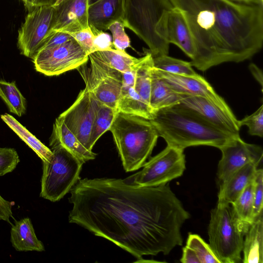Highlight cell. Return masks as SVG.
Here are the masks:
<instances>
[{"instance_id": "cell-36", "label": "cell", "mask_w": 263, "mask_h": 263, "mask_svg": "<svg viewBox=\"0 0 263 263\" xmlns=\"http://www.w3.org/2000/svg\"><path fill=\"white\" fill-rule=\"evenodd\" d=\"M125 27L119 22L112 23L108 28L112 34V41L115 49L125 51L130 47V40L125 31Z\"/></svg>"}, {"instance_id": "cell-1", "label": "cell", "mask_w": 263, "mask_h": 263, "mask_svg": "<svg viewBox=\"0 0 263 263\" xmlns=\"http://www.w3.org/2000/svg\"><path fill=\"white\" fill-rule=\"evenodd\" d=\"M68 217L96 236L137 258L167 255L182 246L181 229L190 217L166 184L138 186L124 179H79L70 191Z\"/></svg>"}, {"instance_id": "cell-3", "label": "cell", "mask_w": 263, "mask_h": 263, "mask_svg": "<svg viewBox=\"0 0 263 263\" xmlns=\"http://www.w3.org/2000/svg\"><path fill=\"white\" fill-rule=\"evenodd\" d=\"M168 145L181 149L208 145L220 149L233 137L174 105L155 111L149 120Z\"/></svg>"}, {"instance_id": "cell-10", "label": "cell", "mask_w": 263, "mask_h": 263, "mask_svg": "<svg viewBox=\"0 0 263 263\" xmlns=\"http://www.w3.org/2000/svg\"><path fill=\"white\" fill-rule=\"evenodd\" d=\"M90 68L81 70V76L92 96L117 109L122 81V73L111 67L96 52L88 55Z\"/></svg>"}, {"instance_id": "cell-37", "label": "cell", "mask_w": 263, "mask_h": 263, "mask_svg": "<svg viewBox=\"0 0 263 263\" xmlns=\"http://www.w3.org/2000/svg\"><path fill=\"white\" fill-rule=\"evenodd\" d=\"M67 33L70 35L88 55L95 52L93 46L95 35L89 26L83 29Z\"/></svg>"}, {"instance_id": "cell-12", "label": "cell", "mask_w": 263, "mask_h": 263, "mask_svg": "<svg viewBox=\"0 0 263 263\" xmlns=\"http://www.w3.org/2000/svg\"><path fill=\"white\" fill-rule=\"evenodd\" d=\"M54 8L44 5L29 11L18 31L17 47L22 54L33 59L48 36Z\"/></svg>"}, {"instance_id": "cell-23", "label": "cell", "mask_w": 263, "mask_h": 263, "mask_svg": "<svg viewBox=\"0 0 263 263\" xmlns=\"http://www.w3.org/2000/svg\"><path fill=\"white\" fill-rule=\"evenodd\" d=\"M118 112L151 120L155 111L136 91L135 87H121L117 106Z\"/></svg>"}, {"instance_id": "cell-5", "label": "cell", "mask_w": 263, "mask_h": 263, "mask_svg": "<svg viewBox=\"0 0 263 263\" xmlns=\"http://www.w3.org/2000/svg\"><path fill=\"white\" fill-rule=\"evenodd\" d=\"M173 7L169 0H125L122 24L144 41L152 57L168 53L170 44L162 38V31Z\"/></svg>"}, {"instance_id": "cell-33", "label": "cell", "mask_w": 263, "mask_h": 263, "mask_svg": "<svg viewBox=\"0 0 263 263\" xmlns=\"http://www.w3.org/2000/svg\"><path fill=\"white\" fill-rule=\"evenodd\" d=\"M240 127L246 125L248 127V133L252 136L262 137L263 136V105L250 116H246L239 120Z\"/></svg>"}, {"instance_id": "cell-41", "label": "cell", "mask_w": 263, "mask_h": 263, "mask_svg": "<svg viewBox=\"0 0 263 263\" xmlns=\"http://www.w3.org/2000/svg\"><path fill=\"white\" fill-rule=\"evenodd\" d=\"M180 261L182 263H200L194 251L185 246L182 249Z\"/></svg>"}, {"instance_id": "cell-48", "label": "cell", "mask_w": 263, "mask_h": 263, "mask_svg": "<svg viewBox=\"0 0 263 263\" xmlns=\"http://www.w3.org/2000/svg\"><path fill=\"white\" fill-rule=\"evenodd\" d=\"M88 1V6L96 3L97 2L100 1V0H87Z\"/></svg>"}, {"instance_id": "cell-13", "label": "cell", "mask_w": 263, "mask_h": 263, "mask_svg": "<svg viewBox=\"0 0 263 263\" xmlns=\"http://www.w3.org/2000/svg\"><path fill=\"white\" fill-rule=\"evenodd\" d=\"M88 150L95 117V99L87 86L74 103L59 116Z\"/></svg>"}, {"instance_id": "cell-7", "label": "cell", "mask_w": 263, "mask_h": 263, "mask_svg": "<svg viewBox=\"0 0 263 263\" xmlns=\"http://www.w3.org/2000/svg\"><path fill=\"white\" fill-rule=\"evenodd\" d=\"M52 156L43 162L40 196L52 202L61 200L78 181L84 163L63 147H51Z\"/></svg>"}, {"instance_id": "cell-16", "label": "cell", "mask_w": 263, "mask_h": 263, "mask_svg": "<svg viewBox=\"0 0 263 263\" xmlns=\"http://www.w3.org/2000/svg\"><path fill=\"white\" fill-rule=\"evenodd\" d=\"M153 70L167 86L179 95L202 96L217 101L224 100L211 84L198 74L194 76L173 74L154 67Z\"/></svg>"}, {"instance_id": "cell-42", "label": "cell", "mask_w": 263, "mask_h": 263, "mask_svg": "<svg viewBox=\"0 0 263 263\" xmlns=\"http://www.w3.org/2000/svg\"><path fill=\"white\" fill-rule=\"evenodd\" d=\"M135 68L132 70L122 73V87H135Z\"/></svg>"}, {"instance_id": "cell-8", "label": "cell", "mask_w": 263, "mask_h": 263, "mask_svg": "<svg viewBox=\"0 0 263 263\" xmlns=\"http://www.w3.org/2000/svg\"><path fill=\"white\" fill-rule=\"evenodd\" d=\"M183 149L167 146L143 165L139 172L124 180L138 186H158L182 175L185 169Z\"/></svg>"}, {"instance_id": "cell-9", "label": "cell", "mask_w": 263, "mask_h": 263, "mask_svg": "<svg viewBox=\"0 0 263 263\" xmlns=\"http://www.w3.org/2000/svg\"><path fill=\"white\" fill-rule=\"evenodd\" d=\"M175 105L214 128L233 137H239L240 126L224 100L215 101L198 96L180 95Z\"/></svg>"}, {"instance_id": "cell-39", "label": "cell", "mask_w": 263, "mask_h": 263, "mask_svg": "<svg viewBox=\"0 0 263 263\" xmlns=\"http://www.w3.org/2000/svg\"><path fill=\"white\" fill-rule=\"evenodd\" d=\"M73 37L69 34L63 32H54L50 33L41 49L49 48L63 44Z\"/></svg>"}, {"instance_id": "cell-22", "label": "cell", "mask_w": 263, "mask_h": 263, "mask_svg": "<svg viewBox=\"0 0 263 263\" xmlns=\"http://www.w3.org/2000/svg\"><path fill=\"white\" fill-rule=\"evenodd\" d=\"M242 251L243 262H263V212L249 226L244 237Z\"/></svg>"}, {"instance_id": "cell-14", "label": "cell", "mask_w": 263, "mask_h": 263, "mask_svg": "<svg viewBox=\"0 0 263 263\" xmlns=\"http://www.w3.org/2000/svg\"><path fill=\"white\" fill-rule=\"evenodd\" d=\"M219 149L222 156L218 163L217 175L221 182L246 164L254 163L259 166L262 161L261 147L247 143L240 136L233 138Z\"/></svg>"}, {"instance_id": "cell-21", "label": "cell", "mask_w": 263, "mask_h": 263, "mask_svg": "<svg viewBox=\"0 0 263 263\" xmlns=\"http://www.w3.org/2000/svg\"><path fill=\"white\" fill-rule=\"evenodd\" d=\"M10 234L12 245L17 251L42 252L45 250L43 243L36 236L29 218L16 221L12 225Z\"/></svg>"}, {"instance_id": "cell-25", "label": "cell", "mask_w": 263, "mask_h": 263, "mask_svg": "<svg viewBox=\"0 0 263 263\" xmlns=\"http://www.w3.org/2000/svg\"><path fill=\"white\" fill-rule=\"evenodd\" d=\"M154 67V66H153ZM180 96L172 90L152 69L150 106L156 111L177 104Z\"/></svg>"}, {"instance_id": "cell-18", "label": "cell", "mask_w": 263, "mask_h": 263, "mask_svg": "<svg viewBox=\"0 0 263 263\" xmlns=\"http://www.w3.org/2000/svg\"><path fill=\"white\" fill-rule=\"evenodd\" d=\"M125 0H100L88 8V24L106 31L116 22L123 23Z\"/></svg>"}, {"instance_id": "cell-44", "label": "cell", "mask_w": 263, "mask_h": 263, "mask_svg": "<svg viewBox=\"0 0 263 263\" xmlns=\"http://www.w3.org/2000/svg\"><path fill=\"white\" fill-rule=\"evenodd\" d=\"M55 0H31V10L35 7L48 5L53 6Z\"/></svg>"}, {"instance_id": "cell-11", "label": "cell", "mask_w": 263, "mask_h": 263, "mask_svg": "<svg viewBox=\"0 0 263 263\" xmlns=\"http://www.w3.org/2000/svg\"><path fill=\"white\" fill-rule=\"evenodd\" d=\"M88 59V54L73 39L58 46L40 49L32 60L37 72L54 76L78 69Z\"/></svg>"}, {"instance_id": "cell-4", "label": "cell", "mask_w": 263, "mask_h": 263, "mask_svg": "<svg viewBox=\"0 0 263 263\" xmlns=\"http://www.w3.org/2000/svg\"><path fill=\"white\" fill-rule=\"evenodd\" d=\"M109 130L126 172L143 166L159 137L149 120L122 112L117 113Z\"/></svg>"}, {"instance_id": "cell-17", "label": "cell", "mask_w": 263, "mask_h": 263, "mask_svg": "<svg viewBox=\"0 0 263 263\" xmlns=\"http://www.w3.org/2000/svg\"><path fill=\"white\" fill-rule=\"evenodd\" d=\"M163 36L170 44L177 46L191 59L196 53V46L182 12L174 7L167 13L163 25Z\"/></svg>"}, {"instance_id": "cell-2", "label": "cell", "mask_w": 263, "mask_h": 263, "mask_svg": "<svg viewBox=\"0 0 263 263\" xmlns=\"http://www.w3.org/2000/svg\"><path fill=\"white\" fill-rule=\"evenodd\" d=\"M180 9L193 36L192 66L204 71L251 59L263 44V5L232 0H169Z\"/></svg>"}, {"instance_id": "cell-43", "label": "cell", "mask_w": 263, "mask_h": 263, "mask_svg": "<svg viewBox=\"0 0 263 263\" xmlns=\"http://www.w3.org/2000/svg\"><path fill=\"white\" fill-rule=\"evenodd\" d=\"M250 71H251L252 76L258 82L261 87V92H262L263 87V79H262V72L256 65L254 63H251L249 66Z\"/></svg>"}, {"instance_id": "cell-45", "label": "cell", "mask_w": 263, "mask_h": 263, "mask_svg": "<svg viewBox=\"0 0 263 263\" xmlns=\"http://www.w3.org/2000/svg\"><path fill=\"white\" fill-rule=\"evenodd\" d=\"M238 2H241L248 4H254L263 5V0H232Z\"/></svg>"}, {"instance_id": "cell-31", "label": "cell", "mask_w": 263, "mask_h": 263, "mask_svg": "<svg viewBox=\"0 0 263 263\" xmlns=\"http://www.w3.org/2000/svg\"><path fill=\"white\" fill-rule=\"evenodd\" d=\"M253 189L254 179L231 204L239 219L249 224L253 222Z\"/></svg>"}, {"instance_id": "cell-6", "label": "cell", "mask_w": 263, "mask_h": 263, "mask_svg": "<svg viewBox=\"0 0 263 263\" xmlns=\"http://www.w3.org/2000/svg\"><path fill=\"white\" fill-rule=\"evenodd\" d=\"M250 225L239 219L230 204H217L211 211L209 245L221 263L242 261L244 237Z\"/></svg>"}, {"instance_id": "cell-40", "label": "cell", "mask_w": 263, "mask_h": 263, "mask_svg": "<svg viewBox=\"0 0 263 263\" xmlns=\"http://www.w3.org/2000/svg\"><path fill=\"white\" fill-rule=\"evenodd\" d=\"M14 203L5 200L0 195V220L10 223V218L12 217V207Z\"/></svg>"}, {"instance_id": "cell-35", "label": "cell", "mask_w": 263, "mask_h": 263, "mask_svg": "<svg viewBox=\"0 0 263 263\" xmlns=\"http://www.w3.org/2000/svg\"><path fill=\"white\" fill-rule=\"evenodd\" d=\"M263 170L257 168L254 178L253 221L262 213Z\"/></svg>"}, {"instance_id": "cell-47", "label": "cell", "mask_w": 263, "mask_h": 263, "mask_svg": "<svg viewBox=\"0 0 263 263\" xmlns=\"http://www.w3.org/2000/svg\"><path fill=\"white\" fill-rule=\"evenodd\" d=\"M67 0H55V2L54 4V5L52 6H55L57 5H58L59 4L64 2H65Z\"/></svg>"}, {"instance_id": "cell-15", "label": "cell", "mask_w": 263, "mask_h": 263, "mask_svg": "<svg viewBox=\"0 0 263 263\" xmlns=\"http://www.w3.org/2000/svg\"><path fill=\"white\" fill-rule=\"evenodd\" d=\"M53 7V16L49 35L54 32H74L89 26L87 0H67Z\"/></svg>"}, {"instance_id": "cell-27", "label": "cell", "mask_w": 263, "mask_h": 263, "mask_svg": "<svg viewBox=\"0 0 263 263\" xmlns=\"http://www.w3.org/2000/svg\"><path fill=\"white\" fill-rule=\"evenodd\" d=\"M153 66L152 55L148 50L144 57L140 58L135 68V89L149 105L152 69Z\"/></svg>"}, {"instance_id": "cell-29", "label": "cell", "mask_w": 263, "mask_h": 263, "mask_svg": "<svg viewBox=\"0 0 263 263\" xmlns=\"http://www.w3.org/2000/svg\"><path fill=\"white\" fill-rule=\"evenodd\" d=\"M111 67L121 73L133 70L140 60L125 52L111 48L108 50L95 51Z\"/></svg>"}, {"instance_id": "cell-26", "label": "cell", "mask_w": 263, "mask_h": 263, "mask_svg": "<svg viewBox=\"0 0 263 263\" xmlns=\"http://www.w3.org/2000/svg\"><path fill=\"white\" fill-rule=\"evenodd\" d=\"M118 112L117 109L95 99V117L89 141L91 151L102 135L109 130Z\"/></svg>"}, {"instance_id": "cell-32", "label": "cell", "mask_w": 263, "mask_h": 263, "mask_svg": "<svg viewBox=\"0 0 263 263\" xmlns=\"http://www.w3.org/2000/svg\"><path fill=\"white\" fill-rule=\"evenodd\" d=\"M186 246L194 251L200 263H221L210 246L197 234H190Z\"/></svg>"}, {"instance_id": "cell-38", "label": "cell", "mask_w": 263, "mask_h": 263, "mask_svg": "<svg viewBox=\"0 0 263 263\" xmlns=\"http://www.w3.org/2000/svg\"><path fill=\"white\" fill-rule=\"evenodd\" d=\"M90 28L95 35L93 46L95 51L113 48L112 37L108 33L92 27Z\"/></svg>"}, {"instance_id": "cell-20", "label": "cell", "mask_w": 263, "mask_h": 263, "mask_svg": "<svg viewBox=\"0 0 263 263\" xmlns=\"http://www.w3.org/2000/svg\"><path fill=\"white\" fill-rule=\"evenodd\" d=\"M49 145L51 147L57 145L63 147L84 163L95 159L97 156L92 151L87 149L82 144L59 117L53 125Z\"/></svg>"}, {"instance_id": "cell-19", "label": "cell", "mask_w": 263, "mask_h": 263, "mask_svg": "<svg viewBox=\"0 0 263 263\" xmlns=\"http://www.w3.org/2000/svg\"><path fill=\"white\" fill-rule=\"evenodd\" d=\"M258 166L255 163H249L222 181L218 195L217 204H230L234 202L254 179Z\"/></svg>"}, {"instance_id": "cell-24", "label": "cell", "mask_w": 263, "mask_h": 263, "mask_svg": "<svg viewBox=\"0 0 263 263\" xmlns=\"http://www.w3.org/2000/svg\"><path fill=\"white\" fill-rule=\"evenodd\" d=\"M2 120L41 158L49 161L52 156L51 149L45 145L11 115L5 113L1 116Z\"/></svg>"}, {"instance_id": "cell-34", "label": "cell", "mask_w": 263, "mask_h": 263, "mask_svg": "<svg viewBox=\"0 0 263 263\" xmlns=\"http://www.w3.org/2000/svg\"><path fill=\"white\" fill-rule=\"evenodd\" d=\"M20 161L18 154L15 149L0 147V176L12 172Z\"/></svg>"}, {"instance_id": "cell-30", "label": "cell", "mask_w": 263, "mask_h": 263, "mask_svg": "<svg viewBox=\"0 0 263 263\" xmlns=\"http://www.w3.org/2000/svg\"><path fill=\"white\" fill-rule=\"evenodd\" d=\"M154 67L160 70L177 74L194 76L198 73L190 62L171 57L167 55L152 57Z\"/></svg>"}, {"instance_id": "cell-28", "label": "cell", "mask_w": 263, "mask_h": 263, "mask_svg": "<svg viewBox=\"0 0 263 263\" xmlns=\"http://www.w3.org/2000/svg\"><path fill=\"white\" fill-rule=\"evenodd\" d=\"M0 97L11 112L18 117L25 114L26 99L17 88L15 81L9 82L0 79Z\"/></svg>"}, {"instance_id": "cell-46", "label": "cell", "mask_w": 263, "mask_h": 263, "mask_svg": "<svg viewBox=\"0 0 263 263\" xmlns=\"http://www.w3.org/2000/svg\"><path fill=\"white\" fill-rule=\"evenodd\" d=\"M28 11L31 10V0H22Z\"/></svg>"}]
</instances>
